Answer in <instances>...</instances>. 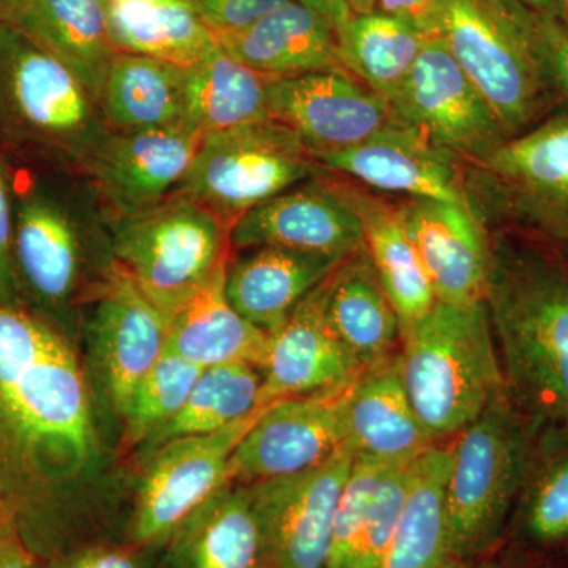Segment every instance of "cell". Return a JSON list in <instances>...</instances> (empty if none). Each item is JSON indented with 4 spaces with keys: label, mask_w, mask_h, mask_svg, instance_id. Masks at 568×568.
<instances>
[{
    "label": "cell",
    "mask_w": 568,
    "mask_h": 568,
    "mask_svg": "<svg viewBox=\"0 0 568 568\" xmlns=\"http://www.w3.org/2000/svg\"><path fill=\"white\" fill-rule=\"evenodd\" d=\"M100 459L92 399L61 328L0 304V500L40 564L80 547L81 500Z\"/></svg>",
    "instance_id": "obj_1"
},
{
    "label": "cell",
    "mask_w": 568,
    "mask_h": 568,
    "mask_svg": "<svg viewBox=\"0 0 568 568\" xmlns=\"http://www.w3.org/2000/svg\"><path fill=\"white\" fill-rule=\"evenodd\" d=\"M485 302L508 398L534 432L568 433V261L497 235Z\"/></svg>",
    "instance_id": "obj_2"
},
{
    "label": "cell",
    "mask_w": 568,
    "mask_h": 568,
    "mask_svg": "<svg viewBox=\"0 0 568 568\" xmlns=\"http://www.w3.org/2000/svg\"><path fill=\"white\" fill-rule=\"evenodd\" d=\"M13 261L22 305L58 324L77 304L110 219L84 175L14 162Z\"/></svg>",
    "instance_id": "obj_3"
},
{
    "label": "cell",
    "mask_w": 568,
    "mask_h": 568,
    "mask_svg": "<svg viewBox=\"0 0 568 568\" xmlns=\"http://www.w3.org/2000/svg\"><path fill=\"white\" fill-rule=\"evenodd\" d=\"M108 133L80 78L28 33L0 22V149L18 163L82 175Z\"/></svg>",
    "instance_id": "obj_4"
},
{
    "label": "cell",
    "mask_w": 568,
    "mask_h": 568,
    "mask_svg": "<svg viewBox=\"0 0 568 568\" xmlns=\"http://www.w3.org/2000/svg\"><path fill=\"white\" fill-rule=\"evenodd\" d=\"M402 339L403 384L435 443L462 433L506 392L487 302H436Z\"/></svg>",
    "instance_id": "obj_5"
},
{
    "label": "cell",
    "mask_w": 568,
    "mask_h": 568,
    "mask_svg": "<svg viewBox=\"0 0 568 568\" xmlns=\"http://www.w3.org/2000/svg\"><path fill=\"white\" fill-rule=\"evenodd\" d=\"M433 37L444 41L508 136L555 112L538 58L534 10L517 0H436Z\"/></svg>",
    "instance_id": "obj_6"
},
{
    "label": "cell",
    "mask_w": 568,
    "mask_h": 568,
    "mask_svg": "<svg viewBox=\"0 0 568 568\" xmlns=\"http://www.w3.org/2000/svg\"><path fill=\"white\" fill-rule=\"evenodd\" d=\"M536 432L507 392L458 433L446 484L448 544L459 560L495 547L528 477Z\"/></svg>",
    "instance_id": "obj_7"
},
{
    "label": "cell",
    "mask_w": 568,
    "mask_h": 568,
    "mask_svg": "<svg viewBox=\"0 0 568 568\" xmlns=\"http://www.w3.org/2000/svg\"><path fill=\"white\" fill-rule=\"evenodd\" d=\"M110 226L115 263L168 320L230 261V224L183 193Z\"/></svg>",
    "instance_id": "obj_8"
},
{
    "label": "cell",
    "mask_w": 568,
    "mask_h": 568,
    "mask_svg": "<svg viewBox=\"0 0 568 568\" xmlns=\"http://www.w3.org/2000/svg\"><path fill=\"white\" fill-rule=\"evenodd\" d=\"M466 194L487 226L515 224L568 261V112H551L467 164Z\"/></svg>",
    "instance_id": "obj_9"
},
{
    "label": "cell",
    "mask_w": 568,
    "mask_h": 568,
    "mask_svg": "<svg viewBox=\"0 0 568 568\" xmlns=\"http://www.w3.org/2000/svg\"><path fill=\"white\" fill-rule=\"evenodd\" d=\"M323 170L316 153L293 130L267 119L205 134L178 193L233 226L239 216Z\"/></svg>",
    "instance_id": "obj_10"
},
{
    "label": "cell",
    "mask_w": 568,
    "mask_h": 568,
    "mask_svg": "<svg viewBox=\"0 0 568 568\" xmlns=\"http://www.w3.org/2000/svg\"><path fill=\"white\" fill-rule=\"evenodd\" d=\"M354 465L347 444L293 476L245 485L260 536L257 568H325L339 496Z\"/></svg>",
    "instance_id": "obj_11"
},
{
    "label": "cell",
    "mask_w": 568,
    "mask_h": 568,
    "mask_svg": "<svg viewBox=\"0 0 568 568\" xmlns=\"http://www.w3.org/2000/svg\"><path fill=\"white\" fill-rule=\"evenodd\" d=\"M263 409L211 435L181 437L153 452L130 519V545H166L197 508L230 484L227 467L235 447Z\"/></svg>",
    "instance_id": "obj_12"
},
{
    "label": "cell",
    "mask_w": 568,
    "mask_h": 568,
    "mask_svg": "<svg viewBox=\"0 0 568 568\" xmlns=\"http://www.w3.org/2000/svg\"><path fill=\"white\" fill-rule=\"evenodd\" d=\"M390 108L398 121L467 164L484 162L510 140L496 112L437 37L425 40Z\"/></svg>",
    "instance_id": "obj_13"
},
{
    "label": "cell",
    "mask_w": 568,
    "mask_h": 568,
    "mask_svg": "<svg viewBox=\"0 0 568 568\" xmlns=\"http://www.w3.org/2000/svg\"><path fill=\"white\" fill-rule=\"evenodd\" d=\"M349 387L291 396L264 406L235 447L227 467L230 481L254 484L293 476L325 462L346 443Z\"/></svg>",
    "instance_id": "obj_14"
},
{
    "label": "cell",
    "mask_w": 568,
    "mask_h": 568,
    "mask_svg": "<svg viewBox=\"0 0 568 568\" xmlns=\"http://www.w3.org/2000/svg\"><path fill=\"white\" fill-rule=\"evenodd\" d=\"M203 138L185 125L140 132L110 130L82 175L110 222L136 215L181 190Z\"/></svg>",
    "instance_id": "obj_15"
},
{
    "label": "cell",
    "mask_w": 568,
    "mask_h": 568,
    "mask_svg": "<svg viewBox=\"0 0 568 568\" xmlns=\"http://www.w3.org/2000/svg\"><path fill=\"white\" fill-rule=\"evenodd\" d=\"M230 244L234 252L280 246L342 261L365 248L361 219L327 170L239 216Z\"/></svg>",
    "instance_id": "obj_16"
},
{
    "label": "cell",
    "mask_w": 568,
    "mask_h": 568,
    "mask_svg": "<svg viewBox=\"0 0 568 568\" xmlns=\"http://www.w3.org/2000/svg\"><path fill=\"white\" fill-rule=\"evenodd\" d=\"M267 100L271 119L316 155L362 144L395 121L386 100L347 71L272 78Z\"/></svg>",
    "instance_id": "obj_17"
},
{
    "label": "cell",
    "mask_w": 568,
    "mask_h": 568,
    "mask_svg": "<svg viewBox=\"0 0 568 568\" xmlns=\"http://www.w3.org/2000/svg\"><path fill=\"white\" fill-rule=\"evenodd\" d=\"M316 159L324 170L376 193L469 205L465 160L396 118L368 141Z\"/></svg>",
    "instance_id": "obj_18"
},
{
    "label": "cell",
    "mask_w": 568,
    "mask_h": 568,
    "mask_svg": "<svg viewBox=\"0 0 568 568\" xmlns=\"http://www.w3.org/2000/svg\"><path fill=\"white\" fill-rule=\"evenodd\" d=\"M399 219L432 282L436 301L469 305L485 301L493 235L467 204L403 200Z\"/></svg>",
    "instance_id": "obj_19"
},
{
    "label": "cell",
    "mask_w": 568,
    "mask_h": 568,
    "mask_svg": "<svg viewBox=\"0 0 568 568\" xmlns=\"http://www.w3.org/2000/svg\"><path fill=\"white\" fill-rule=\"evenodd\" d=\"M93 295V355L112 406L122 416L134 387L166 349L170 320L118 263Z\"/></svg>",
    "instance_id": "obj_20"
},
{
    "label": "cell",
    "mask_w": 568,
    "mask_h": 568,
    "mask_svg": "<svg viewBox=\"0 0 568 568\" xmlns=\"http://www.w3.org/2000/svg\"><path fill=\"white\" fill-rule=\"evenodd\" d=\"M327 280L302 298L286 323L271 335L257 406L339 390L364 372L328 320Z\"/></svg>",
    "instance_id": "obj_21"
},
{
    "label": "cell",
    "mask_w": 568,
    "mask_h": 568,
    "mask_svg": "<svg viewBox=\"0 0 568 568\" xmlns=\"http://www.w3.org/2000/svg\"><path fill=\"white\" fill-rule=\"evenodd\" d=\"M346 444L354 457L407 466L435 446L410 405L398 355L364 368L346 396Z\"/></svg>",
    "instance_id": "obj_22"
},
{
    "label": "cell",
    "mask_w": 568,
    "mask_h": 568,
    "mask_svg": "<svg viewBox=\"0 0 568 568\" xmlns=\"http://www.w3.org/2000/svg\"><path fill=\"white\" fill-rule=\"evenodd\" d=\"M237 253L241 256L227 261L224 293L239 315L268 335L345 261L280 246Z\"/></svg>",
    "instance_id": "obj_23"
},
{
    "label": "cell",
    "mask_w": 568,
    "mask_h": 568,
    "mask_svg": "<svg viewBox=\"0 0 568 568\" xmlns=\"http://www.w3.org/2000/svg\"><path fill=\"white\" fill-rule=\"evenodd\" d=\"M227 54L267 78L346 71L336 31L324 17L290 0L244 31L216 37Z\"/></svg>",
    "instance_id": "obj_24"
},
{
    "label": "cell",
    "mask_w": 568,
    "mask_h": 568,
    "mask_svg": "<svg viewBox=\"0 0 568 568\" xmlns=\"http://www.w3.org/2000/svg\"><path fill=\"white\" fill-rule=\"evenodd\" d=\"M339 189L364 230L365 250L398 315L402 334L436 304L435 291L399 219L398 203L343 175Z\"/></svg>",
    "instance_id": "obj_25"
},
{
    "label": "cell",
    "mask_w": 568,
    "mask_h": 568,
    "mask_svg": "<svg viewBox=\"0 0 568 568\" xmlns=\"http://www.w3.org/2000/svg\"><path fill=\"white\" fill-rule=\"evenodd\" d=\"M9 24L61 59L100 104L108 71L119 54L108 0H31Z\"/></svg>",
    "instance_id": "obj_26"
},
{
    "label": "cell",
    "mask_w": 568,
    "mask_h": 568,
    "mask_svg": "<svg viewBox=\"0 0 568 568\" xmlns=\"http://www.w3.org/2000/svg\"><path fill=\"white\" fill-rule=\"evenodd\" d=\"M226 265L171 316L166 349L200 368L248 364L261 369L271 347V335L239 315L227 301Z\"/></svg>",
    "instance_id": "obj_27"
},
{
    "label": "cell",
    "mask_w": 568,
    "mask_h": 568,
    "mask_svg": "<svg viewBox=\"0 0 568 568\" xmlns=\"http://www.w3.org/2000/svg\"><path fill=\"white\" fill-rule=\"evenodd\" d=\"M327 316L364 368L390 357L402 339L398 315L365 248L328 276Z\"/></svg>",
    "instance_id": "obj_28"
},
{
    "label": "cell",
    "mask_w": 568,
    "mask_h": 568,
    "mask_svg": "<svg viewBox=\"0 0 568 568\" xmlns=\"http://www.w3.org/2000/svg\"><path fill=\"white\" fill-rule=\"evenodd\" d=\"M452 448L432 446L409 465V487L383 568H457L448 544L446 484Z\"/></svg>",
    "instance_id": "obj_29"
},
{
    "label": "cell",
    "mask_w": 568,
    "mask_h": 568,
    "mask_svg": "<svg viewBox=\"0 0 568 568\" xmlns=\"http://www.w3.org/2000/svg\"><path fill=\"white\" fill-rule=\"evenodd\" d=\"M119 52L190 69L219 44L192 0H108Z\"/></svg>",
    "instance_id": "obj_30"
},
{
    "label": "cell",
    "mask_w": 568,
    "mask_h": 568,
    "mask_svg": "<svg viewBox=\"0 0 568 568\" xmlns=\"http://www.w3.org/2000/svg\"><path fill=\"white\" fill-rule=\"evenodd\" d=\"M168 544L170 568H257L260 536L245 485H224Z\"/></svg>",
    "instance_id": "obj_31"
},
{
    "label": "cell",
    "mask_w": 568,
    "mask_h": 568,
    "mask_svg": "<svg viewBox=\"0 0 568 568\" xmlns=\"http://www.w3.org/2000/svg\"><path fill=\"white\" fill-rule=\"evenodd\" d=\"M185 70L159 59L119 52L100 99L108 129L140 132L185 125Z\"/></svg>",
    "instance_id": "obj_32"
},
{
    "label": "cell",
    "mask_w": 568,
    "mask_h": 568,
    "mask_svg": "<svg viewBox=\"0 0 568 568\" xmlns=\"http://www.w3.org/2000/svg\"><path fill=\"white\" fill-rule=\"evenodd\" d=\"M271 80L216 44L185 70V126L205 136L267 121Z\"/></svg>",
    "instance_id": "obj_33"
},
{
    "label": "cell",
    "mask_w": 568,
    "mask_h": 568,
    "mask_svg": "<svg viewBox=\"0 0 568 568\" xmlns=\"http://www.w3.org/2000/svg\"><path fill=\"white\" fill-rule=\"evenodd\" d=\"M343 69L379 93L390 106L428 37L390 14H354L336 33Z\"/></svg>",
    "instance_id": "obj_34"
},
{
    "label": "cell",
    "mask_w": 568,
    "mask_h": 568,
    "mask_svg": "<svg viewBox=\"0 0 568 568\" xmlns=\"http://www.w3.org/2000/svg\"><path fill=\"white\" fill-rule=\"evenodd\" d=\"M256 366L226 364L204 368L179 413L144 440L148 450L190 436L211 435L257 409L263 376Z\"/></svg>",
    "instance_id": "obj_35"
},
{
    "label": "cell",
    "mask_w": 568,
    "mask_h": 568,
    "mask_svg": "<svg viewBox=\"0 0 568 568\" xmlns=\"http://www.w3.org/2000/svg\"><path fill=\"white\" fill-rule=\"evenodd\" d=\"M519 499V528L530 547H568V433H536L528 477Z\"/></svg>",
    "instance_id": "obj_36"
},
{
    "label": "cell",
    "mask_w": 568,
    "mask_h": 568,
    "mask_svg": "<svg viewBox=\"0 0 568 568\" xmlns=\"http://www.w3.org/2000/svg\"><path fill=\"white\" fill-rule=\"evenodd\" d=\"M203 369L173 351L164 349L162 357L134 387L123 409L126 443H144L173 418L189 398Z\"/></svg>",
    "instance_id": "obj_37"
},
{
    "label": "cell",
    "mask_w": 568,
    "mask_h": 568,
    "mask_svg": "<svg viewBox=\"0 0 568 568\" xmlns=\"http://www.w3.org/2000/svg\"><path fill=\"white\" fill-rule=\"evenodd\" d=\"M390 469L394 467L354 457L353 469L336 506L325 568H351L369 504Z\"/></svg>",
    "instance_id": "obj_38"
},
{
    "label": "cell",
    "mask_w": 568,
    "mask_h": 568,
    "mask_svg": "<svg viewBox=\"0 0 568 568\" xmlns=\"http://www.w3.org/2000/svg\"><path fill=\"white\" fill-rule=\"evenodd\" d=\"M409 487V465L394 467L377 487L351 568H383Z\"/></svg>",
    "instance_id": "obj_39"
},
{
    "label": "cell",
    "mask_w": 568,
    "mask_h": 568,
    "mask_svg": "<svg viewBox=\"0 0 568 568\" xmlns=\"http://www.w3.org/2000/svg\"><path fill=\"white\" fill-rule=\"evenodd\" d=\"M534 31L555 112H568V21L534 10Z\"/></svg>",
    "instance_id": "obj_40"
},
{
    "label": "cell",
    "mask_w": 568,
    "mask_h": 568,
    "mask_svg": "<svg viewBox=\"0 0 568 568\" xmlns=\"http://www.w3.org/2000/svg\"><path fill=\"white\" fill-rule=\"evenodd\" d=\"M13 160L0 149V304L22 305L13 261Z\"/></svg>",
    "instance_id": "obj_41"
},
{
    "label": "cell",
    "mask_w": 568,
    "mask_h": 568,
    "mask_svg": "<svg viewBox=\"0 0 568 568\" xmlns=\"http://www.w3.org/2000/svg\"><path fill=\"white\" fill-rule=\"evenodd\" d=\"M215 37L244 31L290 0H192Z\"/></svg>",
    "instance_id": "obj_42"
},
{
    "label": "cell",
    "mask_w": 568,
    "mask_h": 568,
    "mask_svg": "<svg viewBox=\"0 0 568 568\" xmlns=\"http://www.w3.org/2000/svg\"><path fill=\"white\" fill-rule=\"evenodd\" d=\"M133 545L88 544L44 564L47 568H145Z\"/></svg>",
    "instance_id": "obj_43"
},
{
    "label": "cell",
    "mask_w": 568,
    "mask_h": 568,
    "mask_svg": "<svg viewBox=\"0 0 568 568\" xmlns=\"http://www.w3.org/2000/svg\"><path fill=\"white\" fill-rule=\"evenodd\" d=\"M0 568H40L39 560L22 545L17 534L0 541Z\"/></svg>",
    "instance_id": "obj_44"
},
{
    "label": "cell",
    "mask_w": 568,
    "mask_h": 568,
    "mask_svg": "<svg viewBox=\"0 0 568 568\" xmlns=\"http://www.w3.org/2000/svg\"><path fill=\"white\" fill-rule=\"evenodd\" d=\"M302 6L308 7L310 10L316 11L317 14L324 17L325 20L334 26L336 33L354 17L345 0H295Z\"/></svg>",
    "instance_id": "obj_45"
},
{
    "label": "cell",
    "mask_w": 568,
    "mask_h": 568,
    "mask_svg": "<svg viewBox=\"0 0 568 568\" xmlns=\"http://www.w3.org/2000/svg\"><path fill=\"white\" fill-rule=\"evenodd\" d=\"M530 10L538 13L549 14V17L560 18L568 21V9L564 0H517Z\"/></svg>",
    "instance_id": "obj_46"
},
{
    "label": "cell",
    "mask_w": 568,
    "mask_h": 568,
    "mask_svg": "<svg viewBox=\"0 0 568 568\" xmlns=\"http://www.w3.org/2000/svg\"><path fill=\"white\" fill-rule=\"evenodd\" d=\"M31 0H0V22H10Z\"/></svg>",
    "instance_id": "obj_47"
},
{
    "label": "cell",
    "mask_w": 568,
    "mask_h": 568,
    "mask_svg": "<svg viewBox=\"0 0 568 568\" xmlns=\"http://www.w3.org/2000/svg\"><path fill=\"white\" fill-rule=\"evenodd\" d=\"M353 14H368L376 11V0H345Z\"/></svg>",
    "instance_id": "obj_48"
},
{
    "label": "cell",
    "mask_w": 568,
    "mask_h": 568,
    "mask_svg": "<svg viewBox=\"0 0 568 568\" xmlns=\"http://www.w3.org/2000/svg\"><path fill=\"white\" fill-rule=\"evenodd\" d=\"M11 534L17 532H14L9 510H7V507L3 506L2 500H0V541L6 540V538L10 537Z\"/></svg>",
    "instance_id": "obj_49"
},
{
    "label": "cell",
    "mask_w": 568,
    "mask_h": 568,
    "mask_svg": "<svg viewBox=\"0 0 568 568\" xmlns=\"http://www.w3.org/2000/svg\"><path fill=\"white\" fill-rule=\"evenodd\" d=\"M564 3H566L567 9H568V0H564Z\"/></svg>",
    "instance_id": "obj_50"
}]
</instances>
